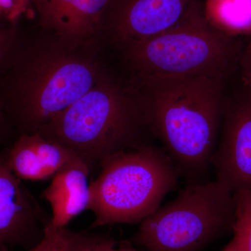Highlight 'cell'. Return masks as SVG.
Masks as SVG:
<instances>
[{
    "instance_id": "6da1fadb",
    "label": "cell",
    "mask_w": 251,
    "mask_h": 251,
    "mask_svg": "<svg viewBox=\"0 0 251 251\" xmlns=\"http://www.w3.org/2000/svg\"><path fill=\"white\" fill-rule=\"evenodd\" d=\"M89 50L20 29L0 77V108L13 130L39 131L95 85L105 71Z\"/></svg>"
},
{
    "instance_id": "7a4b0ae2",
    "label": "cell",
    "mask_w": 251,
    "mask_h": 251,
    "mask_svg": "<svg viewBox=\"0 0 251 251\" xmlns=\"http://www.w3.org/2000/svg\"><path fill=\"white\" fill-rule=\"evenodd\" d=\"M149 131L179 175L196 182L211 166L226 97L225 81L207 77H131Z\"/></svg>"
},
{
    "instance_id": "3957f363",
    "label": "cell",
    "mask_w": 251,
    "mask_h": 251,
    "mask_svg": "<svg viewBox=\"0 0 251 251\" xmlns=\"http://www.w3.org/2000/svg\"><path fill=\"white\" fill-rule=\"evenodd\" d=\"M149 131L130 83L105 72L76 101L38 133L76 153L90 166L122 151L140 148Z\"/></svg>"
},
{
    "instance_id": "277c9868",
    "label": "cell",
    "mask_w": 251,
    "mask_h": 251,
    "mask_svg": "<svg viewBox=\"0 0 251 251\" xmlns=\"http://www.w3.org/2000/svg\"><path fill=\"white\" fill-rule=\"evenodd\" d=\"M203 1L177 24L156 35L118 46L133 77H207L226 81L239 67L244 48L237 38L211 27Z\"/></svg>"
},
{
    "instance_id": "5b68a950",
    "label": "cell",
    "mask_w": 251,
    "mask_h": 251,
    "mask_svg": "<svg viewBox=\"0 0 251 251\" xmlns=\"http://www.w3.org/2000/svg\"><path fill=\"white\" fill-rule=\"evenodd\" d=\"M99 165L90 182L92 228L140 224L161 206L179 175L164 149L150 144L114 153Z\"/></svg>"
},
{
    "instance_id": "8992f818",
    "label": "cell",
    "mask_w": 251,
    "mask_h": 251,
    "mask_svg": "<svg viewBox=\"0 0 251 251\" xmlns=\"http://www.w3.org/2000/svg\"><path fill=\"white\" fill-rule=\"evenodd\" d=\"M233 194L219 181L191 183L140 223L135 244L146 251H201L232 233Z\"/></svg>"
},
{
    "instance_id": "52a82bcc",
    "label": "cell",
    "mask_w": 251,
    "mask_h": 251,
    "mask_svg": "<svg viewBox=\"0 0 251 251\" xmlns=\"http://www.w3.org/2000/svg\"><path fill=\"white\" fill-rule=\"evenodd\" d=\"M211 166L216 181L231 193L251 187V93L247 90L226 98Z\"/></svg>"
},
{
    "instance_id": "ba28073f",
    "label": "cell",
    "mask_w": 251,
    "mask_h": 251,
    "mask_svg": "<svg viewBox=\"0 0 251 251\" xmlns=\"http://www.w3.org/2000/svg\"><path fill=\"white\" fill-rule=\"evenodd\" d=\"M204 0H110L103 34L117 46L173 27Z\"/></svg>"
},
{
    "instance_id": "9c48e42d",
    "label": "cell",
    "mask_w": 251,
    "mask_h": 251,
    "mask_svg": "<svg viewBox=\"0 0 251 251\" xmlns=\"http://www.w3.org/2000/svg\"><path fill=\"white\" fill-rule=\"evenodd\" d=\"M110 0H30L43 32L74 49H89L103 34Z\"/></svg>"
},
{
    "instance_id": "30bf717a",
    "label": "cell",
    "mask_w": 251,
    "mask_h": 251,
    "mask_svg": "<svg viewBox=\"0 0 251 251\" xmlns=\"http://www.w3.org/2000/svg\"><path fill=\"white\" fill-rule=\"evenodd\" d=\"M51 216L9 169L0 152V245L31 249L44 237Z\"/></svg>"
},
{
    "instance_id": "8fae6325",
    "label": "cell",
    "mask_w": 251,
    "mask_h": 251,
    "mask_svg": "<svg viewBox=\"0 0 251 251\" xmlns=\"http://www.w3.org/2000/svg\"><path fill=\"white\" fill-rule=\"evenodd\" d=\"M4 154L9 169L22 181L52 179L63 168L84 160L38 132L20 134Z\"/></svg>"
},
{
    "instance_id": "7c38bea8",
    "label": "cell",
    "mask_w": 251,
    "mask_h": 251,
    "mask_svg": "<svg viewBox=\"0 0 251 251\" xmlns=\"http://www.w3.org/2000/svg\"><path fill=\"white\" fill-rule=\"evenodd\" d=\"M91 166L84 160L69 165L51 179L42 197L51 208V224L65 228L73 219L90 207Z\"/></svg>"
},
{
    "instance_id": "4fadbf2b",
    "label": "cell",
    "mask_w": 251,
    "mask_h": 251,
    "mask_svg": "<svg viewBox=\"0 0 251 251\" xmlns=\"http://www.w3.org/2000/svg\"><path fill=\"white\" fill-rule=\"evenodd\" d=\"M203 14L216 30L229 37H251V0H204Z\"/></svg>"
},
{
    "instance_id": "5bb4252c",
    "label": "cell",
    "mask_w": 251,
    "mask_h": 251,
    "mask_svg": "<svg viewBox=\"0 0 251 251\" xmlns=\"http://www.w3.org/2000/svg\"><path fill=\"white\" fill-rule=\"evenodd\" d=\"M233 194L232 238L223 251H251V187Z\"/></svg>"
},
{
    "instance_id": "9a60e30c",
    "label": "cell",
    "mask_w": 251,
    "mask_h": 251,
    "mask_svg": "<svg viewBox=\"0 0 251 251\" xmlns=\"http://www.w3.org/2000/svg\"><path fill=\"white\" fill-rule=\"evenodd\" d=\"M114 240L86 232H71L64 251H108Z\"/></svg>"
},
{
    "instance_id": "2e32d148",
    "label": "cell",
    "mask_w": 251,
    "mask_h": 251,
    "mask_svg": "<svg viewBox=\"0 0 251 251\" xmlns=\"http://www.w3.org/2000/svg\"><path fill=\"white\" fill-rule=\"evenodd\" d=\"M72 231L57 228L51 223L46 227L44 237L36 246L27 251H64ZM0 251H10L6 246L0 245Z\"/></svg>"
},
{
    "instance_id": "e0dca14e",
    "label": "cell",
    "mask_w": 251,
    "mask_h": 251,
    "mask_svg": "<svg viewBox=\"0 0 251 251\" xmlns=\"http://www.w3.org/2000/svg\"><path fill=\"white\" fill-rule=\"evenodd\" d=\"M19 31L18 24L10 22L0 16V77L9 62Z\"/></svg>"
},
{
    "instance_id": "ac0fdd59",
    "label": "cell",
    "mask_w": 251,
    "mask_h": 251,
    "mask_svg": "<svg viewBox=\"0 0 251 251\" xmlns=\"http://www.w3.org/2000/svg\"><path fill=\"white\" fill-rule=\"evenodd\" d=\"M29 11L30 0H0V16L10 22L18 24Z\"/></svg>"
},
{
    "instance_id": "d6986e66",
    "label": "cell",
    "mask_w": 251,
    "mask_h": 251,
    "mask_svg": "<svg viewBox=\"0 0 251 251\" xmlns=\"http://www.w3.org/2000/svg\"><path fill=\"white\" fill-rule=\"evenodd\" d=\"M239 67L242 72L244 89L251 93V41L243 50Z\"/></svg>"
},
{
    "instance_id": "ffe728a7",
    "label": "cell",
    "mask_w": 251,
    "mask_h": 251,
    "mask_svg": "<svg viewBox=\"0 0 251 251\" xmlns=\"http://www.w3.org/2000/svg\"><path fill=\"white\" fill-rule=\"evenodd\" d=\"M11 130H13L12 127L8 121L4 112L0 108V145L4 143Z\"/></svg>"
},
{
    "instance_id": "44dd1931",
    "label": "cell",
    "mask_w": 251,
    "mask_h": 251,
    "mask_svg": "<svg viewBox=\"0 0 251 251\" xmlns=\"http://www.w3.org/2000/svg\"><path fill=\"white\" fill-rule=\"evenodd\" d=\"M108 251H138L135 250L133 248L129 247L128 245H121L117 247V242L114 241L113 243L110 245Z\"/></svg>"
}]
</instances>
